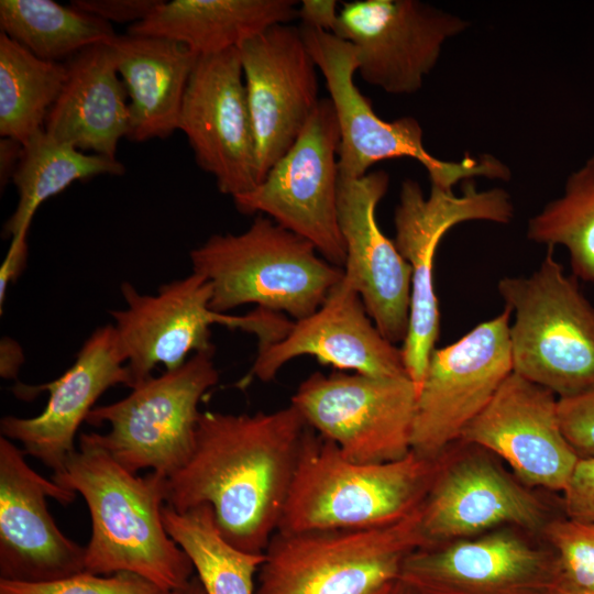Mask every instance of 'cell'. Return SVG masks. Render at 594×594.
Listing matches in <instances>:
<instances>
[{
    "mask_svg": "<svg viewBox=\"0 0 594 594\" xmlns=\"http://www.w3.org/2000/svg\"><path fill=\"white\" fill-rule=\"evenodd\" d=\"M307 427L293 405L253 415L201 411L188 460L166 477L165 504L179 513L208 505L228 543L263 554L278 529Z\"/></svg>",
    "mask_w": 594,
    "mask_h": 594,
    "instance_id": "1",
    "label": "cell"
},
{
    "mask_svg": "<svg viewBox=\"0 0 594 594\" xmlns=\"http://www.w3.org/2000/svg\"><path fill=\"white\" fill-rule=\"evenodd\" d=\"M52 480L80 494L88 506L91 536L85 546V571L135 573L164 592L189 586L194 565L162 519L166 477L128 471L90 432L80 435L79 448L53 472Z\"/></svg>",
    "mask_w": 594,
    "mask_h": 594,
    "instance_id": "2",
    "label": "cell"
},
{
    "mask_svg": "<svg viewBox=\"0 0 594 594\" xmlns=\"http://www.w3.org/2000/svg\"><path fill=\"white\" fill-rule=\"evenodd\" d=\"M444 454L431 459L411 450L399 460L359 463L307 427L277 531L395 524L422 505L446 463Z\"/></svg>",
    "mask_w": 594,
    "mask_h": 594,
    "instance_id": "3",
    "label": "cell"
},
{
    "mask_svg": "<svg viewBox=\"0 0 594 594\" xmlns=\"http://www.w3.org/2000/svg\"><path fill=\"white\" fill-rule=\"evenodd\" d=\"M189 256L193 272L210 282V306L219 314L254 304L299 320L320 308L344 274L263 215L242 233L211 235Z\"/></svg>",
    "mask_w": 594,
    "mask_h": 594,
    "instance_id": "4",
    "label": "cell"
},
{
    "mask_svg": "<svg viewBox=\"0 0 594 594\" xmlns=\"http://www.w3.org/2000/svg\"><path fill=\"white\" fill-rule=\"evenodd\" d=\"M497 289L514 314L509 324L513 372L558 398L594 388V304L548 246L529 276H507Z\"/></svg>",
    "mask_w": 594,
    "mask_h": 594,
    "instance_id": "5",
    "label": "cell"
},
{
    "mask_svg": "<svg viewBox=\"0 0 594 594\" xmlns=\"http://www.w3.org/2000/svg\"><path fill=\"white\" fill-rule=\"evenodd\" d=\"M420 508L380 528L276 531L264 551L255 594L377 593L398 579L408 554L428 547Z\"/></svg>",
    "mask_w": 594,
    "mask_h": 594,
    "instance_id": "6",
    "label": "cell"
},
{
    "mask_svg": "<svg viewBox=\"0 0 594 594\" xmlns=\"http://www.w3.org/2000/svg\"><path fill=\"white\" fill-rule=\"evenodd\" d=\"M307 48L321 72L340 128V177L359 178L383 160H416L428 173L431 186L446 190L459 182L485 177L508 182L509 167L491 154L442 161L424 146V132L413 117L393 121L380 118L370 99L354 84L358 61L354 47L331 32L300 28Z\"/></svg>",
    "mask_w": 594,
    "mask_h": 594,
    "instance_id": "7",
    "label": "cell"
},
{
    "mask_svg": "<svg viewBox=\"0 0 594 594\" xmlns=\"http://www.w3.org/2000/svg\"><path fill=\"white\" fill-rule=\"evenodd\" d=\"M213 353H196L182 366L150 376L114 403L95 407L94 426L109 425L96 440L123 468L170 476L188 460L201 411L199 402L219 380Z\"/></svg>",
    "mask_w": 594,
    "mask_h": 594,
    "instance_id": "8",
    "label": "cell"
},
{
    "mask_svg": "<svg viewBox=\"0 0 594 594\" xmlns=\"http://www.w3.org/2000/svg\"><path fill=\"white\" fill-rule=\"evenodd\" d=\"M515 209L503 188L477 190L473 179L462 193L431 186L428 197L414 179H405L394 211V243L411 270L409 321L400 348L404 366L417 392L440 334L439 301L433 285V261L443 235L454 226L483 220L509 223ZM418 394V393H417Z\"/></svg>",
    "mask_w": 594,
    "mask_h": 594,
    "instance_id": "9",
    "label": "cell"
},
{
    "mask_svg": "<svg viewBox=\"0 0 594 594\" xmlns=\"http://www.w3.org/2000/svg\"><path fill=\"white\" fill-rule=\"evenodd\" d=\"M340 128L330 98L319 100L294 145L251 191L233 197L245 215L260 212L309 241L343 268L345 246L338 222Z\"/></svg>",
    "mask_w": 594,
    "mask_h": 594,
    "instance_id": "10",
    "label": "cell"
},
{
    "mask_svg": "<svg viewBox=\"0 0 594 594\" xmlns=\"http://www.w3.org/2000/svg\"><path fill=\"white\" fill-rule=\"evenodd\" d=\"M417 393L408 375L315 372L298 386L290 405L350 460L383 463L411 451Z\"/></svg>",
    "mask_w": 594,
    "mask_h": 594,
    "instance_id": "11",
    "label": "cell"
},
{
    "mask_svg": "<svg viewBox=\"0 0 594 594\" xmlns=\"http://www.w3.org/2000/svg\"><path fill=\"white\" fill-rule=\"evenodd\" d=\"M510 316L505 307L455 342L435 348L417 394L414 452L443 455L513 372Z\"/></svg>",
    "mask_w": 594,
    "mask_h": 594,
    "instance_id": "12",
    "label": "cell"
},
{
    "mask_svg": "<svg viewBox=\"0 0 594 594\" xmlns=\"http://www.w3.org/2000/svg\"><path fill=\"white\" fill-rule=\"evenodd\" d=\"M469 22L418 0H356L339 8L333 31L355 51L358 73L392 95L421 89L444 43Z\"/></svg>",
    "mask_w": 594,
    "mask_h": 594,
    "instance_id": "13",
    "label": "cell"
},
{
    "mask_svg": "<svg viewBox=\"0 0 594 594\" xmlns=\"http://www.w3.org/2000/svg\"><path fill=\"white\" fill-rule=\"evenodd\" d=\"M178 130L220 193L233 198L260 184L238 47L198 57L184 95Z\"/></svg>",
    "mask_w": 594,
    "mask_h": 594,
    "instance_id": "14",
    "label": "cell"
},
{
    "mask_svg": "<svg viewBox=\"0 0 594 594\" xmlns=\"http://www.w3.org/2000/svg\"><path fill=\"white\" fill-rule=\"evenodd\" d=\"M127 307L110 311L130 388L152 376L182 366L196 353L215 352L211 326L231 328L234 316L212 310V287L193 272L162 285L156 294H142L132 284L120 286Z\"/></svg>",
    "mask_w": 594,
    "mask_h": 594,
    "instance_id": "15",
    "label": "cell"
},
{
    "mask_svg": "<svg viewBox=\"0 0 594 594\" xmlns=\"http://www.w3.org/2000/svg\"><path fill=\"white\" fill-rule=\"evenodd\" d=\"M260 183L299 138L319 103L317 65L301 30L276 24L238 46Z\"/></svg>",
    "mask_w": 594,
    "mask_h": 594,
    "instance_id": "16",
    "label": "cell"
},
{
    "mask_svg": "<svg viewBox=\"0 0 594 594\" xmlns=\"http://www.w3.org/2000/svg\"><path fill=\"white\" fill-rule=\"evenodd\" d=\"M26 453L0 437V580L48 582L85 571V546L55 524L46 498L76 495L35 472Z\"/></svg>",
    "mask_w": 594,
    "mask_h": 594,
    "instance_id": "17",
    "label": "cell"
},
{
    "mask_svg": "<svg viewBox=\"0 0 594 594\" xmlns=\"http://www.w3.org/2000/svg\"><path fill=\"white\" fill-rule=\"evenodd\" d=\"M460 440L499 455L526 484L562 493L580 459L561 429L556 395L514 372Z\"/></svg>",
    "mask_w": 594,
    "mask_h": 594,
    "instance_id": "18",
    "label": "cell"
},
{
    "mask_svg": "<svg viewBox=\"0 0 594 594\" xmlns=\"http://www.w3.org/2000/svg\"><path fill=\"white\" fill-rule=\"evenodd\" d=\"M398 578L419 594H554L561 571L554 552L498 530L418 549Z\"/></svg>",
    "mask_w": 594,
    "mask_h": 594,
    "instance_id": "19",
    "label": "cell"
},
{
    "mask_svg": "<svg viewBox=\"0 0 594 594\" xmlns=\"http://www.w3.org/2000/svg\"><path fill=\"white\" fill-rule=\"evenodd\" d=\"M388 184L382 169L359 178L339 177L338 222L345 246L343 277L380 332L396 344L408 330L411 270L376 220Z\"/></svg>",
    "mask_w": 594,
    "mask_h": 594,
    "instance_id": "20",
    "label": "cell"
},
{
    "mask_svg": "<svg viewBox=\"0 0 594 594\" xmlns=\"http://www.w3.org/2000/svg\"><path fill=\"white\" fill-rule=\"evenodd\" d=\"M116 385L130 387V377L111 323L86 339L74 363L57 378L34 386L15 385L14 393L22 399L46 391L48 400L35 417H3L1 436L20 442L26 454L55 472L76 450V433L96 402Z\"/></svg>",
    "mask_w": 594,
    "mask_h": 594,
    "instance_id": "21",
    "label": "cell"
},
{
    "mask_svg": "<svg viewBox=\"0 0 594 594\" xmlns=\"http://www.w3.org/2000/svg\"><path fill=\"white\" fill-rule=\"evenodd\" d=\"M300 355H312L339 371L375 377L407 375L402 350L380 332L344 277L317 311L293 322L277 342L257 350L240 386L252 378L272 381L285 363Z\"/></svg>",
    "mask_w": 594,
    "mask_h": 594,
    "instance_id": "22",
    "label": "cell"
},
{
    "mask_svg": "<svg viewBox=\"0 0 594 594\" xmlns=\"http://www.w3.org/2000/svg\"><path fill=\"white\" fill-rule=\"evenodd\" d=\"M537 529L543 525L538 499L490 460L446 461L420 508L427 548L468 538L499 525Z\"/></svg>",
    "mask_w": 594,
    "mask_h": 594,
    "instance_id": "23",
    "label": "cell"
},
{
    "mask_svg": "<svg viewBox=\"0 0 594 594\" xmlns=\"http://www.w3.org/2000/svg\"><path fill=\"white\" fill-rule=\"evenodd\" d=\"M67 76L44 131L80 151L116 157L130 130L129 97L108 43L89 46L65 62Z\"/></svg>",
    "mask_w": 594,
    "mask_h": 594,
    "instance_id": "24",
    "label": "cell"
},
{
    "mask_svg": "<svg viewBox=\"0 0 594 594\" xmlns=\"http://www.w3.org/2000/svg\"><path fill=\"white\" fill-rule=\"evenodd\" d=\"M129 97L127 139H165L178 130L180 109L198 55L164 37L117 35L109 43Z\"/></svg>",
    "mask_w": 594,
    "mask_h": 594,
    "instance_id": "25",
    "label": "cell"
},
{
    "mask_svg": "<svg viewBox=\"0 0 594 594\" xmlns=\"http://www.w3.org/2000/svg\"><path fill=\"white\" fill-rule=\"evenodd\" d=\"M298 6L295 0H161L127 33L164 37L205 56L238 47L276 24H289L298 18Z\"/></svg>",
    "mask_w": 594,
    "mask_h": 594,
    "instance_id": "26",
    "label": "cell"
},
{
    "mask_svg": "<svg viewBox=\"0 0 594 594\" xmlns=\"http://www.w3.org/2000/svg\"><path fill=\"white\" fill-rule=\"evenodd\" d=\"M125 170L116 157L84 154L82 151L59 142L44 130L23 144L22 155L12 176L19 200L3 227V235L11 239L29 232L40 206L77 180L98 175H121Z\"/></svg>",
    "mask_w": 594,
    "mask_h": 594,
    "instance_id": "27",
    "label": "cell"
},
{
    "mask_svg": "<svg viewBox=\"0 0 594 594\" xmlns=\"http://www.w3.org/2000/svg\"><path fill=\"white\" fill-rule=\"evenodd\" d=\"M0 29L36 57L55 63L117 36L110 23L52 0H1Z\"/></svg>",
    "mask_w": 594,
    "mask_h": 594,
    "instance_id": "28",
    "label": "cell"
},
{
    "mask_svg": "<svg viewBox=\"0 0 594 594\" xmlns=\"http://www.w3.org/2000/svg\"><path fill=\"white\" fill-rule=\"evenodd\" d=\"M67 76L65 63L41 59L0 32V135L25 144L44 130Z\"/></svg>",
    "mask_w": 594,
    "mask_h": 594,
    "instance_id": "29",
    "label": "cell"
},
{
    "mask_svg": "<svg viewBox=\"0 0 594 594\" xmlns=\"http://www.w3.org/2000/svg\"><path fill=\"white\" fill-rule=\"evenodd\" d=\"M164 527L190 559L207 594H255L263 554L241 551L219 534L208 505L176 512L162 509Z\"/></svg>",
    "mask_w": 594,
    "mask_h": 594,
    "instance_id": "30",
    "label": "cell"
},
{
    "mask_svg": "<svg viewBox=\"0 0 594 594\" xmlns=\"http://www.w3.org/2000/svg\"><path fill=\"white\" fill-rule=\"evenodd\" d=\"M528 240L566 249L572 275L594 283V153L572 172L563 194L528 220Z\"/></svg>",
    "mask_w": 594,
    "mask_h": 594,
    "instance_id": "31",
    "label": "cell"
},
{
    "mask_svg": "<svg viewBox=\"0 0 594 594\" xmlns=\"http://www.w3.org/2000/svg\"><path fill=\"white\" fill-rule=\"evenodd\" d=\"M151 581L131 572L110 575L87 571L48 582L0 580V594H161ZM167 592V591H166Z\"/></svg>",
    "mask_w": 594,
    "mask_h": 594,
    "instance_id": "32",
    "label": "cell"
},
{
    "mask_svg": "<svg viewBox=\"0 0 594 594\" xmlns=\"http://www.w3.org/2000/svg\"><path fill=\"white\" fill-rule=\"evenodd\" d=\"M546 535L561 578L578 587L594 590V522L554 519L546 525Z\"/></svg>",
    "mask_w": 594,
    "mask_h": 594,
    "instance_id": "33",
    "label": "cell"
},
{
    "mask_svg": "<svg viewBox=\"0 0 594 594\" xmlns=\"http://www.w3.org/2000/svg\"><path fill=\"white\" fill-rule=\"evenodd\" d=\"M563 435L580 458H594V388L558 398Z\"/></svg>",
    "mask_w": 594,
    "mask_h": 594,
    "instance_id": "34",
    "label": "cell"
},
{
    "mask_svg": "<svg viewBox=\"0 0 594 594\" xmlns=\"http://www.w3.org/2000/svg\"><path fill=\"white\" fill-rule=\"evenodd\" d=\"M566 517L594 522V458H580L563 491Z\"/></svg>",
    "mask_w": 594,
    "mask_h": 594,
    "instance_id": "35",
    "label": "cell"
},
{
    "mask_svg": "<svg viewBox=\"0 0 594 594\" xmlns=\"http://www.w3.org/2000/svg\"><path fill=\"white\" fill-rule=\"evenodd\" d=\"M161 0H75L70 4L108 23H130L144 20ZM129 25V26H130Z\"/></svg>",
    "mask_w": 594,
    "mask_h": 594,
    "instance_id": "36",
    "label": "cell"
},
{
    "mask_svg": "<svg viewBox=\"0 0 594 594\" xmlns=\"http://www.w3.org/2000/svg\"><path fill=\"white\" fill-rule=\"evenodd\" d=\"M28 232H21L11 239L7 254L0 266V312H3V305L7 293L22 274L28 260Z\"/></svg>",
    "mask_w": 594,
    "mask_h": 594,
    "instance_id": "37",
    "label": "cell"
},
{
    "mask_svg": "<svg viewBox=\"0 0 594 594\" xmlns=\"http://www.w3.org/2000/svg\"><path fill=\"white\" fill-rule=\"evenodd\" d=\"M338 7L334 0H304L298 6V18L304 28L333 33L339 15Z\"/></svg>",
    "mask_w": 594,
    "mask_h": 594,
    "instance_id": "38",
    "label": "cell"
},
{
    "mask_svg": "<svg viewBox=\"0 0 594 594\" xmlns=\"http://www.w3.org/2000/svg\"><path fill=\"white\" fill-rule=\"evenodd\" d=\"M24 362V353L21 345L9 337L0 341V375L6 380L16 378Z\"/></svg>",
    "mask_w": 594,
    "mask_h": 594,
    "instance_id": "39",
    "label": "cell"
},
{
    "mask_svg": "<svg viewBox=\"0 0 594 594\" xmlns=\"http://www.w3.org/2000/svg\"><path fill=\"white\" fill-rule=\"evenodd\" d=\"M23 145L9 138L0 141V180L1 186L12 179L13 173L22 155Z\"/></svg>",
    "mask_w": 594,
    "mask_h": 594,
    "instance_id": "40",
    "label": "cell"
},
{
    "mask_svg": "<svg viewBox=\"0 0 594 594\" xmlns=\"http://www.w3.org/2000/svg\"><path fill=\"white\" fill-rule=\"evenodd\" d=\"M375 594H419L399 578L392 581Z\"/></svg>",
    "mask_w": 594,
    "mask_h": 594,
    "instance_id": "41",
    "label": "cell"
},
{
    "mask_svg": "<svg viewBox=\"0 0 594 594\" xmlns=\"http://www.w3.org/2000/svg\"><path fill=\"white\" fill-rule=\"evenodd\" d=\"M554 594H594V590L578 587L561 578L556 587Z\"/></svg>",
    "mask_w": 594,
    "mask_h": 594,
    "instance_id": "42",
    "label": "cell"
},
{
    "mask_svg": "<svg viewBox=\"0 0 594 594\" xmlns=\"http://www.w3.org/2000/svg\"><path fill=\"white\" fill-rule=\"evenodd\" d=\"M185 594H207L198 578L195 575Z\"/></svg>",
    "mask_w": 594,
    "mask_h": 594,
    "instance_id": "43",
    "label": "cell"
},
{
    "mask_svg": "<svg viewBox=\"0 0 594 594\" xmlns=\"http://www.w3.org/2000/svg\"><path fill=\"white\" fill-rule=\"evenodd\" d=\"M185 591H167V592H162L161 594H185Z\"/></svg>",
    "mask_w": 594,
    "mask_h": 594,
    "instance_id": "44",
    "label": "cell"
}]
</instances>
